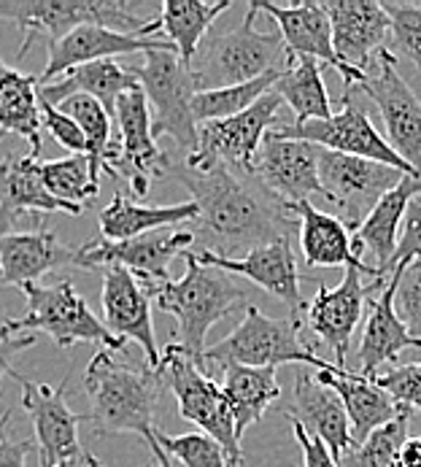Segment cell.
<instances>
[{
	"mask_svg": "<svg viewBox=\"0 0 421 467\" xmlns=\"http://www.w3.org/2000/svg\"><path fill=\"white\" fill-rule=\"evenodd\" d=\"M292 432H294V441L300 443V451H303V467H341V462L333 457V451L324 446V441L308 435L297 421H292Z\"/></svg>",
	"mask_w": 421,
	"mask_h": 467,
	"instance_id": "48",
	"label": "cell"
},
{
	"mask_svg": "<svg viewBox=\"0 0 421 467\" xmlns=\"http://www.w3.org/2000/svg\"><path fill=\"white\" fill-rule=\"evenodd\" d=\"M198 219V202H176V205H143L125 198L122 192L114 195L100 211V238L103 241H130L146 233L168 230L181 222Z\"/></svg>",
	"mask_w": 421,
	"mask_h": 467,
	"instance_id": "31",
	"label": "cell"
},
{
	"mask_svg": "<svg viewBox=\"0 0 421 467\" xmlns=\"http://www.w3.org/2000/svg\"><path fill=\"white\" fill-rule=\"evenodd\" d=\"M0 19L25 30L16 60L25 57L36 38H49V44H55L84 25H103L130 36H139L146 27L143 19L114 0H0Z\"/></svg>",
	"mask_w": 421,
	"mask_h": 467,
	"instance_id": "8",
	"label": "cell"
},
{
	"mask_svg": "<svg viewBox=\"0 0 421 467\" xmlns=\"http://www.w3.org/2000/svg\"><path fill=\"white\" fill-rule=\"evenodd\" d=\"M117 130L119 138L108 151L106 173L117 179H128L136 198H146L151 182L157 176H165L173 160L157 149V138L151 133V109L140 87L119 98Z\"/></svg>",
	"mask_w": 421,
	"mask_h": 467,
	"instance_id": "15",
	"label": "cell"
},
{
	"mask_svg": "<svg viewBox=\"0 0 421 467\" xmlns=\"http://www.w3.org/2000/svg\"><path fill=\"white\" fill-rule=\"evenodd\" d=\"M157 49H173L176 47L170 41H159V38H140L130 33H119L103 25H84L78 30H73L70 36L49 44V63L44 67V73L38 76V84H49L55 76L68 73L73 67L87 66V63H98V60H114L119 55H146V52H157Z\"/></svg>",
	"mask_w": 421,
	"mask_h": 467,
	"instance_id": "24",
	"label": "cell"
},
{
	"mask_svg": "<svg viewBox=\"0 0 421 467\" xmlns=\"http://www.w3.org/2000/svg\"><path fill=\"white\" fill-rule=\"evenodd\" d=\"M0 205L11 213H73L84 208L57 201L49 195L41 179V160L36 157H5L0 162Z\"/></svg>",
	"mask_w": 421,
	"mask_h": 467,
	"instance_id": "33",
	"label": "cell"
},
{
	"mask_svg": "<svg viewBox=\"0 0 421 467\" xmlns=\"http://www.w3.org/2000/svg\"><path fill=\"white\" fill-rule=\"evenodd\" d=\"M195 244V233L184 230H157L130 241H92L76 249V267L100 270V267H125L146 284L168 281V263L176 254H184Z\"/></svg>",
	"mask_w": 421,
	"mask_h": 467,
	"instance_id": "17",
	"label": "cell"
},
{
	"mask_svg": "<svg viewBox=\"0 0 421 467\" xmlns=\"http://www.w3.org/2000/svg\"><path fill=\"white\" fill-rule=\"evenodd\" d=\"M165 379V387L173 392L179 402L181 419L198 424L206 435H210L230 457V462L241 467L243 449L241 438L235 432V419L230 410V402L224 398V389L203 370L198 359L184 354L176 343H170L162 354V362L157 368Z\"/></svg>",
	"mask_w": 421,
	"mask_h": 467,
	"instance_id": "9",
	"label": "cell"
},
{
	"mask_svg": "<svg viewBox=\"0 0 421 467\" xmlns=\"http://www.w3.org/2000/svg\"><path fill=\"white\" fill-rule=\"evenodd\" d=\"M276 135L289 138V140H305L313 143L319 149L327 151H338V154H349V157H362V160H373V162H384L392 168H400L408 176H419L395 149L384 135L375 130L367 109H362L354 100V92H346L341 100V111H335V117L324 119V122H292V125H279Z\"/></svg>",
	"mask_w": 421,
	"mask_h": 467,
	"instance_id": "14",
	"label": "cell"
},
{
	"mask_svg": "<svg viewBox=\"0 0 421 467\" xmlns=\"http://www.w3.org/2000/svg\"><path fill=\"white\" fill-rule=\"evenodd\" d=\"M179 184L187 187L192 202H198L195 241L219 257L235 260L238 252L289 241L300 230L297 216L276 198L254 173L213 165L209 171L190 168L184 160L170 162L168 171Z\"/></svg>",
	"mask_w": 421,
	"mask_h": 467,
	"instance_id": "1",
	"label": "cell"
},
{
	"mask_svg": "<svg viewBox=\"0 0 421 467\" xmlns=\"http://www.w3.org/2000/svg\"><path fill=\"white\" fill-rule=\"evenodd\" d=\"M281 103L283 100L276 92H268L262 100H257L249 111L238 117L200 125L198 151L192 157H184V162L198 171L227 165L232 171L254 173V162L265 135L279 128Z\"/></svg>",
	"mask_w": 421,
	"mask_h": 467,
	"instance_id": "12",
	"label": "cell"
},
{
	"mask_svg": "<svg viewBox=\"0 0 421 467\" xmlns=\"http://www.w3.org/2000/svg\"><path fill=\"white\" fill-rule=\"evenodd\" d=\"M181 257L187 263V273L176 281L168 278L162 284H149L151 300L159 311L176 319L179 327L173 333V343L203 365L206 335L216 322L238 311L241 306H249L246 289L238 286L230 273L203 265L190 249Z\"/></svg>",
	"mask_w": 421,
	"mask_h": 467,
	"instance_id": "3",
	"label": "cell"
},
{
	"mask_svg": "<svg viewBox=\"0 0 421 467\" xmlns=\"http://www.w3.org/2000/svg\"><path fill=\"white\" fill-rule=\"evenodd\" d=\"M392 19L395 49L421 70V3H381Z\"/></svg>",
	"mask_w": 421,
	"mask_h": 467,
	"instance_id": "42",
	"label": "cell"
},
{
	"mask_svg": "<svg viewBox=\"0 0 421 467\" xmlns=\"http://www.w3.org/2000/svg\"><path fill=\"white\" fill-rule=\"evenodd\" d=\"M78 467H103V465H100V460H95V457H92L89 462H84V465H78Z\"/></svg>",
	"mask_w": 421,
	"mask_h": 467,
	"instance_id": "52",
	"label": "cell"
},
{
	"mask_svg": "<svg viewBox=\"0 0 421 467\" xmlns=\"http://www.w3.org/2000/svg\"><path fill=\"white\" fill-rule=\"evenodd\" d=\"M395 292L397 281L389 278V284L370 300V314L365 319V330L356 348V365L359 376L375 381L381 376L384 365H395L406 348H421L419 337L408 333V327L400 322L395 311Z\"/></svg>",
	"mask_w": 421,
	"mask_h": 467,
	"instance_id": "25",
	"label": "cell"
},
{
	"mask_svg": "<svg viewBox=\"0 0 421 467\" xmlns=\"http://www.w3.org/2000/svg\"><path fill=\"white\" fill-rule=\"evenodd\" d=\"M292 66V63H289ZM286 66V67H289ZM286 67L271 70L254 81L238 84V87H224V89H209V92H198L192 100V114L198 125L206 122H216V119H230L238 117L243 111H249L257 100H262L268 92H273V87L279 84V78L283 76Z\"/></svg>",
	"mask_w": 421,
	"mask_h": 467,
	"instance_id": "37",
	"label": "cell"
},
{
	"mask_svg": "<svg viewBox=\"0 0 421 467\" xmlns=\"http://www.w3.org/2000/svg\"><path fill=\"white\" fill-rule=\"evenodd\" d=\"M41 179L49 195L57 201L70 202L84 208L92 202L100 192V184L92 179L89 171V157L87 154H68L63 160H46L41 162Z\"/></svg>",
	"mask_w": 421,
	"mask_h": 467,
	"instance_id": "39",
	"label": "cell"
},
{
	"mask_svg": "<svg viewBox=\"0 0 421 467\" xmlns=\"http://www.w3.org/2000/svg\"><path fill=\"white\" fill-rule=\"evenodd\" d=\"M254 176L286 205L308 202L311 195L324 198L319 179V146L289 140L273 130L265 135L254 162Z\"/></svg>",
	"mask_w": 421,
	"mask_h": 467,
	"instance_id": "20",
	"label": "cell"
},
{
	"mask_svg": "<svg viewBox=\"0 0 421 467\" xmlns=\"http://www.w3.org/2000/svg\"><path fill=\"white\" fill-rule=\"evenodd\" d=\"M41 128L70 154H87V138L76 125V119H70L66 111H60L57 106H49L44 100H41Z\"/></svg>",
	"mask_w": 421,
	"mask_h": 467,
	"instance_id": "45",
	"label": "cell"
},
{
	"mask_svg": "<svg viewBox=\"0 0 421 467\" xmlns=\"http://www.w3.org/2000/svg\"><path fill=\"white\" fill-rule=\"evenodd\" d=\"M316 381H322L324 387L335 389L338 398L346 405L351 421V435H354V446L365 443L378 427L395 421L403 413V405H397L395 398L381 389L375 381L359 376L356 370H344L335 362L327 370H316L313 373Z\"/></svg>",
	"mask_w": 421,
	"mask_h": 467,
	"instance_id": "27",
	"label": "cell"
},
{
	"mask_svg": "<svg viewBox=\"0 0 421 467\" xmlns=\"http://www.w3.org/2000/svg\"><path fill=\"white\" fill-rule=\"evenodd\" d=\"M41 98L38 76L0 63V135H19L30 157H41Z\"/></svg>",
	"mask_w": 421,
	"mask_h": 467,
	"instance_id": "32",
	"label": "cell"
},
{
	"mask_svg": "<svg viewBox=\"0 0 421 467\" xmlns=\"http://www.w3.org/2000/svg\"><path fill=\"white\" fill-rule=\"evenodd\" d=\"M408 173L400 168L349 157L338 151L319 149V179L324 187V198L341 211V222L356 233L362 222L373 213V208L384 201Z\"/></svg>",
	"mask_w": 421,
	"mask_h": 467,
	"instance_id": "11",
	"label": "cell"
},
{
	"mask_svg": "<svg viewBox=\"0 0 421 467\" xmlns=\"http://www.w3.org/2000/svg\"><path fill=\"white\" fill-rule=\"evenodd\" d=\"M8 376L19 384L22 405L33 421L38 467H78L89 462L92 454L78 443V424H87V413H73L66 402L68 376L60 381V387L33 384L16 370Z\"/></svg>",
	"mask_w": 421,
	"mask_h": 467,
	"instance_id": "10",
	"label": "cell"
},
{
	"mask_svg": "<svg viewBox=\"0 0 421 467\" xmlns=\"http://www.w3.org/2000/svg\"><path fill=\"white\" fill-rule=\"evenodd\" d=\"M36 343H38V335L16 333V330L8 325V319L0 322V381H3V376H8V373L14 370L11 362L16 359V354L33 348Z\"/></svg>",
	"mask_w": 421,
	"mask_h": 467,
	"instance_id": "47",
	"label": "cell"
},
{
	"mask_svg": "<svg viewBox=\"0 0 421 467\" xmlns=\"http://www.w3.org/2000/svg\"><path fill=\"white\" fill-rule=\"evenodd\" d=\"M57 109L66 111L70 119H76V125L81 128V133L87 138V157H89L92 179L100 184V173L106 171L108 151L117 143V138H114L117 119L95 98H89V95H73V98H68Z\"/></svg>",
	"mask_w": 421,
	"mask_h": 467,
	"instance_id": "38",
	"label": "cell"
},
{
	"mask_svg": "<svg viewBox=\"0 0 421 467\" xmlns=\"http://www.w3.org/2000/svg\"><path fill=\"white\" fill-rule=\"evenodd\" d=\"M257 14L260 11L249 5L238 27L224 30V33H209L195 60L190 63V73L195 78L198 92L238 87L271 70L286 67L294 60L286 52L279 30L262 33L254 27Z\"/></svg>",
	"mask_w": 421,
	"mask_h": 467,
	"instance_id": "4",
	"label": "cell"
},
{
	"mask_svg": "<svg viewBox=\"0 0 421 467\" xmlns=\"http://www.w3.org/2000/svg\"><path fill=\"white\" fill-rule=\"evenodd\" d=\"M157 441L170 462L176 460L184 467H235L227 451L206 432L168 435L165 430H157Z\"/></svg>",
	"mask_w": 421,
	"mask_h": 467,
	"instance_id": "41",
	"label": "cell"
},
{
	"mask_svg": "<svg viewBox=\"0 0 421 467\" xmlns=\"http://www.w3.org/2000/svg\"><path fill=\"white\" fill-rule=\"evenodd\" d=\"M3 286H27L38 284L52 270L76 267V249L60 244V238L46 230L41 222L36 230L8 233L0 244Z\"/></svg>",
	"mask_w": 421,
	"mask_h": 467,
	"instance_id": "26",
	"label": "cell"
},
{
	"mask_svg": "<svg viewBox=\"0 0 421 467\" xmlns=\"http://www.w3.org/2000/svg\"><path fill=\"white\" fill-rule=\"evenodd\" d=\"M411 416L414 410L403 408L395 421L378 427L365 443L354 446L341 460V467H400V451L411 438Z\"/></svg>",
	"mask_w": 421,
	"mask_h": 467,
	"instance_id": "40",
	"label": "cell"
},
{
	"mask_svg": "<svg viewBox=\"0 0 421 467\" xmlns=\"http://www.w3.org/2000/svg\"><path fill=\"white\" fill-rule=\"evenodd\" d=\"M25 297H27V314L22 319H11L8 325L16 333H27V330H41L46 333L60 348H73L76 343H100L103 348L128 351V340L117 337L106 327V322H100L92 308L87 306V300L76 292L73 281L60 278L57 284H27L22 286Z\"/></svg>",
	"mask_w": 421,
	"mask_h": 467,
	"instance_id": "6",
	"label": "cell"
},
{
	"mask_svg": "<svg viewBox=\"0 0 421 467\" xmlns=\"http://www.w3.org/2000/svg\"><path fill=\"white\" fill-rule=\"evenodd\" d=\"M16 219H19L16 213H11L8 208L0 205V244H3V238L11 233V227L16 224ZM0 286H3V267H0Z\"/></svg>",
	"mask_w": 421,
	"mask_h": 467,
	"instance_id": "51",
	"label": "cell"
},
{
	"mask_svg": "<svg viewBox=\"0 0 421 467\" xmlns=\"http://www.w3.org/2000/svg\"><path fill=\"white\" fill-rule=\"evenodd\" d=\"M195 257L203 265L224 270L230 275L249 278L252 284L262 286L268 295H273V297H279L281 303H286L294 319H303L305 303H303V295H300V267H297L292 241H279V244L252 249L249 254L235 257V260L219 257V254L206 252V249L195 252Z\"/></svg>",
	"mask_w": 421,
	"mask_h": 467,
	"instance_id": "23",
	"label": "cell"
},
{
	"mask_svg": "<svg viewBox=\"0 0 421 467\" xmlns=\"http://www.w3.org/2000/svg\"><path fill=\"white\" fill-rule=\"evenodd\" d=\"M386 281L378 275L375 265H351L344 273V281L338 286L319 284L311 303H305L303 311V330L313 335L319 343H324L335 354V365L346 370L349 348L354 333L359 327L362 311L367 297L373 295L370 281Z\"/></svg>",
	"mask_w": 421,
	"mask_h": 467,
	"instance_id": "13",
	"label": "cell"
},
{
	"mask_svg": "<svg viewBox=\"0 0 421 467\" xmlns=\"http://www.w3.org/2000/svg\"><path fill=\"white\" fill-rule=\"evenodd\" d=\"M221 389L230 402L235 432L243 438V432L265 416V410L281 398L276 368H243L230 365L221 370Z\"/></svg>",
	"mask_w": 421,
	"mask_h": 467,
	"instance_id": "34",
	"label": "cell"
},
{
	"mask_svg": "<svg viewBox=\"0 0 421 467\" xmlns=\"http://www.w3.org/2000/svg\"><path fill=\"white\" fill-rule=\"evenodd\" d=\"M397 281L395 292V311L408 333L421 340V263L408 265L403 273L392 275Z\"/></svg>",
	"mask_w": 421,
	"mask_h": 467,
	"instance_id": "43",
	"label": "cell"
},
{
	"mask_svg": "<svg viewBox=\"0 0 421 467\" xmlns=\"http://www.w3.org/2000/svg\"><path fill=\"white\" fill-rule=\"evenodd\" d=\"M421 195V176H406L400 187H395L384 201L373 208V213L362 222V227L354 233V244L359 249H370L375 270L381 278H392L395 254L400 246V227L406 224V213L414 198Z\"/></svg>",
	"mask_w": 421,
	"mask_h": 467,
	"instance_id": "28",
	"label": "cell"
},
{
	"mask_svg": "<svg viewBox=\"0 0 421 467\" xmlns=\"http://www.w3.org/2000/svg\"><path fill=\"white\" fill-rule=\"evenodd\" d=\"M300 222V249L308 267H351L365 265L362 249L354 244V233L341 222V216L319 211L313 202L289 205Z\"/></svg>",
	"mask_w": 421,
	"mask_h": 467,
	"instance_id": "30",
	"label": "cell"
},
{
	"mask_svg": "<svg viewBox=\"0 0 421 467\" xmlns=\"http://www.w3.org/2000/svg\"><path fill=\"white\" fill-rule=\"evenodd\" d=\"M11 410L0 416V467H27V454L36 449L33 441H11L8 435Z\"/></svg>",
	"mask_w": 421,
	"mask_h": 467,
	"instance_id": "49",
	"label": "cell"
},
{
	"mask_svg": "<svg viewBox=\"0 0 421 467\" xmlns=\"http://www.w3.org/2000/svg\"><path fill=\"white\" fill-rule=\"evenodd\" d=\"M119 351L100 348L84 370V395L89 398L87 424L98 435L136 432L151 449L159 467H173L157 441V408L165 392V379L149 365L117 359Z\"/></svg>",
	"mask_w": 421,
	"mask_h": 467,
	"instance_id": "2",
	"label": "cell"
},
{
	"mask_svg": "<svg viewBox=\"0 0 421 467\" xmlns=\"http://www.w3.org/2000/svg\"><path fill=\"white\" fill-rule=\"evenodd\" d=\"M249 5H254L260 14L273 16V22L279 25L283 47L292 57H313L333 70H338L346 89L362 87L367 81V73L344 66L341 57L335 55L333 22H330L324 3L308 0V3H294V5H276V3H265V0H252Z\"/></svg>",
	"mask_w": 421,
	"mask_h": 467,
	"instance_id": "18",
	"label": "cell"
},
{
	"mask_svg": "<svg viewBox=\"0 0 421 467\" xmlns=\"http://www.w3.org/2000/svg\"><path fill=\"white\" fill-rule=\"evenodd\" d=\"M273 92L294 111V122H324L335 117L333 100L324 87L322 63L313 57H294L292 66L283 70Z\"/></svg>",
	"mask_w": 421,
	"mask_h": 467,
	"instance_id": "35",
	"label": "cell"
},
{
	"mask_svg": "<svg viewBox=\"0 0 421 467\" xmlns=\"http://www.w3.org/2000/svg\"><path fill=\"white\" fill-rule=\"evenodd\" d=\"M421 263V195L414 198L408 213H406V224L400 233V246L395 254V265H392V275L403 273L408 265Z\"/></svg>",
	"mask_w": 421,
	"mask_h": 467,
	"instance_id": "46",
	"label": "cell"
},
{
	"mask_svg": "<svg viewBox=\"0 0 421 467\" xmlns=\"http://www.w3.org/2000/svg\"><path fill=\"white\" fill-rule=\"evenodd\" d=\"M333 22L335 55L344 66L367 73L375 57L389 49L386 38L392 36V19L381 3L373 0H330L324 3Z\"/></svg>",
	"mask_w": 421,
	"mask_h": 467,
	"instance_id": "21",
	"label": "cell"
},
{
	"mask_svg": "<svg viewBox=\"0 0 421 467\" xmlns=\"http://www.w3.org/2000/svg\"><path fill=\"white\" fill-rule=\"evenodd\" d=\"M375 384L386 389L397 405L408 410H421V362L395 365L392 370L381 373Z\"/></svg>",
	"mask_w": 421,
	"mask_h": 467,
	"instance_id": "44",
	"label": "cell"
},
{
	"mask_svg": "<svg viewBox=\"0 0 421 467\" xmlns=\"http://www.w3.org/2000/svg\"><path fill=\"white\" fill-rule=\"evenodd\" d=\"M103 275V322L117 337L139 343L149 368H159L162 354L151 325V286L125 267H100Z\"/></svg>",
	"mask_w": 421,
	"mask_h": 467,
	"instance_id": "19",
	"label": "cell"
},
{
	"mask_svg": "<svg viewBox=\"0 0 421 467\" xmlns=\"http://www.w3.org/2000/svg\"><path fill=\"white\" fill-rule=\"evenodd\" d=\"M203 365H230L243 368H279V365H303L327 370L333 362L322 359L308 340H303V319L265 317L257 306L249 303L243 322L203 354Z\"/></svg>",
	"mask_w": 421,
	"mask_h": 467,
	"instance_id": "5",
	"label": "cell"
},
{
	"mask_svg": "<svg viewBox=\"0 0 421 467\" xmlns=\"http://www.w3.org/2000/svg\"><path fill=\"white\" fill-rule=\"evenodd\" d=\"M400 467H421V435H411L400 451Z\"/></svg>",
	"mask_w": 421,
	"mask_h": 467,
	"instance_id": "50",
	"label": "cell"
},
{
	"mask_svg": "<svg viewBox=\"0 0 421 467\" xmlns=\"http://www.w3.org/2000/svg\"><path fill=\"white\" fill-rule=\"evenodd\" d=\"M140 89L151 109L154 138H173L184 157H192L200 143V125L192 114V100L198 95L190 66L179 60L173 49H157L143 55V66L133 67Z\"/></svg>",
	"mask_w": 421,
	"mask_h": 467,
	"instance_id": "7",
	"label": "cell"
},
{
	"mask_svg": "<svg viewBox=\"0 0 421 467\" xmlns=\"http://www.w3.org/2000/svg\"><path fill=\"white\" fill-rule=\"evenodd\" d=\"M354 89L365 92L378 106L386 140L421 176V100L400 76L395 52L384 49L367 70V81Z\"/></svg>",
	"mask_w": 421,
	"mask_h": 467,
	"instance_id": "16",
	"label": "cell"
},
{
	"mask_svg": "<svg viewBox=\"0 0 421 467\" xmlns=\"http://www.w3.org/2000/svg\"><path fill=\"white\" fill-rule=\"evenodd\" d=\"M286 419L297 421L308 435L324 441V446L333 451L338 462L354 449L346 405L335 389L316 381V376L308 373L305 368L294 370V389H292V400L286 405Z\"/></svg>",
	"mask_w": 421,
	"mask_h": 467,
	"instance_id": "22",
	"label": "cell"
},
{
	"mask_svg": "<svg viewBox=\"0 0 421 467\" xmlns=\"http://www.w3.org/2000/svg\"><path fill=\"white\" fill-rule=\"evenodd\" d=\"M139 87L140 81L133 67H122L114 60H98V63L73 67L60 81L38 84V98L49 106H63L73 95H89L117 119L119 98Z\"/></svg>",
	"mask_w": 421,
	"mask_h": 467,
	"instance_id": "29",
	"label": "cell"
},
{
	"mask_svg": "<svg viewBox=\"0 0 421 467\" xmlns=\"http://www.w3.org/2000/svg\"><path fill=\"white\" fill-rule=\"evenodd\" d=\"M230 8V0L221 3H203V0H165L159 8L162 30L168 33L170 44L176 47V55L184 66H190L200 49V44L209 38L210 25L216 16H221Z\"/></svg>",
	"mask_w": 421,
	"mask_h": 467,
	"instance_id": "36",
	"label": "cell"
}]
</instances>
